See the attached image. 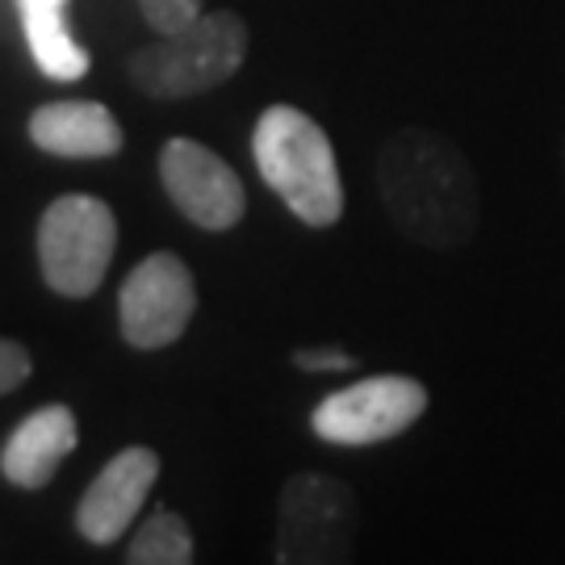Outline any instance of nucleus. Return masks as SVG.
<instances>
[{"label":"nucleus","instance_id":"f257e3e1","mask_svg":"<svg viewBox=\"0 0 565 565\" xmlns=\"http://www.w3.org/2000/svg\"><path fill=\"white\" fill-rule=\"evenodd\" d=\"M377 193L390 223L431 252L465 247L482 218L478 177L461 147L427 126H406L377 156Z\"/></svg>","mask_w":565,"mask_h":565},{"label":"nucleus","instance_id":"f03ea898","mask_svg":"<svg viewBox=\"0 0 565 565\" xmlns=\"http://www.w3.org/2000/svg\"><path fill=\"white\" fill-rule=\"evenodd\" d=\"M252 156L264 184L298 223L327 231L343 218V181L335 147L298 105H268L252 130Z\"/></svg>","mask_w":565,"mask_h":565},{"label":"nucleus","instance_id":"7ed1b4c3","mask_svg":"<svg viewBox=\"0 0 565 565\" xmlns=\"http://www.w3.org/2000/svg\"><path fill=\"white\" fill-rule=\"evenodd\" d=\"M247 21L235 9L202 13L177 34H156L151 46H139L126 76L151 102H189L226 84L247 60Z\"/></svg>","mask_w":565,"mask_h":565},{"label":"nucleus","instance_id":"20e7f679","mask_svg":"<svg viewBox=\"0 0 565 565\" xmlns=\"http://www.w3.org/2000/svg\"><path fill=\"white\" fill-rule=\"evenodd\" d=\"M118 252V218L93 193H63L42 210L39 264L60 298H93Z\"/></svg>","mask_w":565,"mask_h":565},{"label":"nucleus","instance_id":"39448f33","mask_svg":"<svg viewBox=\"0 0 565 565\" xmlns=\"http://www.w3.org/2000/svg\"><path fill=\"white\" fill-rule=\"evenodd\" d=\"M356 494L348 482L302 469L281 486L277 515V565H340L356 545Z\"/></svg>","mask_w":565,"mask_h":565},{"label":"nucleus","instance_id":"423d86ee","mask_svg":"<svg viewBox=\"0 0 565 565\" xmlns=\"http://www.w3.org/2000/svg\"><path fill=\"white\" fill-rule=\"evenodd\" d=\"M427 385L406 373H373L364 382H352L327 394L315 406L310 427L315 436L335 448H369L385 445L415 427L427 411Z\"/></svg>","mask_w":565,"mask_h":565},{"label":"nucleus","instance_id":"0eeeda50","mask_svg":"<svg viewBox=\"0 0 565 565\" xmlns=\"http://www.w3.org/2000/svg\"><path fill=\"white\" fill-rule=\"evenodd\" d=\"M198 315V281L172 252H151L130 268L118 294V331L135 352H160L189 331Z\"/></svg>","mask_w":565,"mask_h":565},{"label":"nucleus","instance_id":"6e6552de","mask_svg":"<svg viewBox=\"0 0 565 565\" xmlns=\"http://www.w3.org/2000/svg\"><path fill=\"white\" fill-rule=\"evenodd\" d=\"M168 202L202 231H235L247 214V193L235 168L198 139H168L160 151Z\"/></svg>","mask_w":565,"mask_h":565},{"label":"nucleus","instance_id":"1a4fd4ad","mask_svg":"<svg viewBox=\"0 0 565 565\" xmlns=\"http://www.w3.org/2000/svg\"><path fill=\"white\" fill-rule=\"evenodd\" d=\"M160 482V457L156 448L130 445L109 457L105 469L88 482L76 503V532L88 545H118L126 527L135 524L147 494Z\"/></svg>","mask_w":565,"mask_h":565},{"label":"nucleus","instance_id":"9d476101","mask_svg":"<svg viewBox=\"0 0 565 565\" xmlns=\"http://www.w3.org/2000/svg\"><path fill=\"white\" fill-rule=\"evenodd\" d=\"M76 445H81V427H76L72 406H39L4 440L0 473H4V482L18 486V490H42L60 473V465L76 452Z\"/></svg>","mask_w":565,"mask_h":565},{"label":"nucleus","instance_id":"9b49d317","mask_svg":"<svg viewBox=\"0 0 565 565\" xmlns=\"http://www.w3.org/2000/svg\"><path fill=\"white\" fill-rule=\"evenodd\" d=\"M30 142L60 160H109L126 135L102 102H51L30 114Z\"/></svg>","mask_w":565,"mask_h":565},{"label":"nucleus","instance_id":"f8f14e48","mask_svg":"<svg viewBox=\"0 0 565 565\" xmlns=\"http://www.w3.org/2000/svg\"><path fill=\"white\" fill-rule=\"evenodd\" d=\"M21 30L30 42V55L39 63L51 81H81L88 76V51L72 39L67 21H63V4H25L21 9Z\"/></svg>","mask_w":565,"mask_h":565},{"label":"nucleus","instance_id":"ddd939ff","mask_svg":"<svg viewBox=\"0 0 565 565\" xmlns=\"http://www.w3.org/2000/svg\"><path fill=\"white\" fill-rule=\"evenodd\" d=\"M193 557H198L193 532L172 507H156L126 548L130 565H193Z\"/></svg>","mask_w":565,"mask_h":565},{"label":"nucleus","instance_id":"4468645a","mask_svg":"<svg viewBox=\"0 0 565 565\" xmlns=\"http://www.w3.org/2000/svg\"><path fill=\"white\" fill-rule=\"evenodd\" d=\"M205 0H139L142 21L156 30V34H177L189 21L202 18Z\"/></svg>","mask_w":565,"mask_h":565},{"label":"nucleus","instance_id":"2eb2a0df","mask_svg":"<svg viewBox=\"0 0 565 565\" xmlns=\"http://www.w3.org/2000/svg\"><path fill=\"white\" fill-rule=\"evenodd\" d=\"M30 373H34L30 352H25L18 340H4V335H0V394L21 390V385L30 382Z\"/></svg>","mask_w":565,"mask_h":565},{"label":"nucleus","instance_id":"dca6fc26","mask_svg":"<svg viewBox=\"0 0 565 565\" xmlns=\"http://www.w3.org/2000/svg\"><path fill=\"white\" fill-rule=\"evenodd\" d=\"M294 364L302 373H352L356 369V356L352 352H340V348H298L294 352Z\"/></svg>","mask_w":565,"mask_h":565},{"label":"nucleus","instance_id":"f3484780","mask_svg":"<svg viewBox=\"0 0 565 565\" xmlns=\"http://www.w3.org/2000/svg\"><path fill=\"white\" fill-rule=\"evenodd\" d=\"M21 9H25V4H67V0H18Z\"/></svg>","mask_w":565,"mask_h":565},{"label":"nucleus","instance_id":"a211bd4d","mask_svg":"<svg viewBox=\"0 0 565 565\" xmlns=\"http://www.w3.org/2000/svg\"><path fill=\"white\" fill-rule=\"evenodd\" d=\"M562 168H565V139H562Z\"/></svg>","mask_w":565,"mask_h":565}]
</instances>
